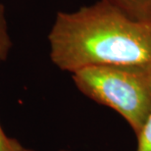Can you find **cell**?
I'll return each instance as SVG.
<instances>
[{"label":"cell","mask_w":151,"mask_h":151,"mask_svg":"<svg viewBox=\"0 0 151 151\" xmlns=\"http://www.w3.org/2000/svg\"><path fill=\"white\" fill-rule=\"evenodd\" d=\"M22 151H37V150L31 149V148H27V147L23 146V147H22ZM59 151H71V150H59Z\"/></svg>","instance_id":"7"},{"label":"cell","mask_w":151,"mask_h":151,"mask_svg":"<svg viewBox=\"0 0 151 151\" xmlns=\"http://www.w3.org/2000/svg\"><path fill=\"white\" fill-rule=\"evenodd\" d=\"M23 145L17 139L9 137L0 125V151H22Z\"/></svg>","instance_id":"6"},{"label":"cell","mask_w":151,"mask_h":151,"mask_svg":"<svg viewBox=\"0 0 151 151\" xmlns=\"http://www.w3.org/2000/svg\"><path fill=\"white\" fill-rule=\"evenodd\" d=\"M80 91L117 112L135 137L151 111V63L90 66L72 74Z\"/></svg>","instance_id":"2"},{"label":"cell","mask_w":151,"mask_h":151,"mask_svg":"<svg viewBox=\"0 0 151 151\" xmlns=\"http://www.w3.org/2000/svg\"><path fill=\"white\" fill-rule=\"evenodd\" d=\"M125 12L129 17L139 21H151V0H107Z\"/></svg>","instance_id":"3"},{"label":"cell","mask_w":151,"mask_h":151,"mask_svg":"<svg viewBox=\"0 0 151 151\" xmlns=\"http://www.w3.org/2000/svg\"><path fill=\"white\" fill-rule=\"evenodd\" d=\"M12 41L8 32V24L5 18V11L0 3V64L4 62L10 52Z\"/></svg>","instance_id":"4"},{"label":"cell","mask_w":151,"mask_h":151,"mask_svg":"<svg viewBox=\"0 0 151 151\" xmlns=\"http://www.w3.org/2000/svg\"><path fill=\"white\" fill-rule=\"evenodd\" d=\"M137 145L135 151H151V111L144 125L137 135Z\"/></svg>","instance_id":"5"},{"label":"cell","mask_w":151,"mask_h":151,"mask_svg":"<svg viewBox=\"0 0 151 151\" xmlns=\"http://www.w3.org/2000/svg\"><path fill=\"white\" fill-rule=\"evenodd\" d=\"M50 59L60 70L151 63V21H139L107 0L58 12L48 35Z\"/></svg>","instance_id":"1"}]
</instances>
